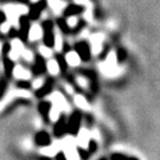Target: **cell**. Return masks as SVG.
I'll use <instances>...</instances> for the list:
<instances>
[{
  "label": "cell",
  "instance_id": "3957f363",
  "mask_svg": "<svg viewBox=\"0 0 160 160\" xmlns=\"http://www.w3.org/2000/svg\"><path fill=\"white\" fill-rule=\"evenodd\" d=\"M34 142L40 147H46L51 143V137L45 131H40L34 135Z\"/></svg>",
  "mask_w": 160,
  "mask_h": 160
},
{
  "label": "cell",
  "instance_id": "6da1fadb",
  "mask_svg": "<svg viewBox=\"0 0 160 160\" xmlns=\"http://www.w3.org/2000/svg\"><path fill=\"white\" fill-rule=\"evenodd\" d=\"M82 114L78 110L72 112L68 120V133L71 135H76L81 128V122H82Z\"/></svg>",
  "mask_w": 160,
  "mask_h": 160
},
{
  "label": "cell",
  "instance_id": "7a4b0ae2",
  "mask_svg": "<svg viewBox=\"0 0 160 160\" xmlns=\"http://www.w3.org/2000/svg\"><path fill=\"white\" fill-rule=\"evenodd\" d=\"M65 133H68V120L65 119V115L62 114L53 126V134L56 138H62Z\"/></svg>",
  "mask_w": 160,
  "mask_h": 160
},
{
  "label": "cell",
  "instance_id": "30bf717a",
  "mask_svg": "<svg viewBox=\"0 0 160 160\" xmlns=\"http://www.w3.org/2000/svg\"><path fill=\"white\" fill-rule=\"evenodd\" d=\"M67 61L70 64H77L78 63V56H77V53H74V52L68 53L67 55Z\"/></svg>",
  "mask_w": 160,
  "mask_h": 160
},
{
  "label": "cell",
  "instance_id": "9a60e30c",
  "mask_svg": "<svg viewBox=\"0 0 160 160\" xmlns=\"http://www.w3.org/2000/svg\"><path fill=\"white\" fill-rule=\"evenodd\" d=\"M56 159L57 160H67V158H65V155L63 154V152H59L57 154V157H56Z\"/></svg>",
  "mask_w": 160,
  "mask_h": 160
},
{
  "label": "cell",
  "instance_id": "8fae6325",
  "mask_svg": "<svg viewBox=\"0 0 160 160\" xmlns=\"http://www.w3.org/2000/svg\"><path fill=\"white\" fill-rule=\"evenodd\" d=\"M78 154H80L81 159L87 160L88 158H89V155H90V153H89V151H86V149L78 148Z\"/></svg>",
  "mask_w": 160,
  "mask_h": 160
},
{
  "label": "cell",
  "instance_id": "8992f818",
  "mask_svg": "<svg viewBox=\"0 0 160 160\" xmlns=\"http://www.w3.org/2000/svg\"><path fill=\"white\" fill-rule=\"evenodd\" d=\"M44 40H45L44 43H45L48 46L53 45L55 38H53V33H52L51 25H50V24H46L45 25V36H44Z\"/></svg>",
  "mask_w": 160,
  "mask_h": 160
},
{
  "label": "cell",
  "instance_id": "7c38bea8",
  "mask_svg": "<svg viewBox=\"0 0 160 160\" xmlns=\"http://www.w3.org/2000/svg\"><path fill=\"white\" fill-rule=\"evenodd\" d=\"M96 149H97V143L95 142L94 140H90V141H89V149H88L89 153L92 154V153H94Z\"/></svg>",
  "mask_w": 160,
  "mask_h": 160
},
{
  "label": "cell",
  "instance_id": "4fadbf2b",
  "mask_svg": "<svg viewBox=\"0 0 160 160\" xmlns=\"http://www.w3.org/2000/svg\"><path fill=\"white\" fill-rule=\"evenodd\" d=\"M17 86L20 88V89H29L31 84H30L29 82H26V81H20V82H18Z\"/></svg>",
  "mask_w": 160,
  "mask_h": 160
},
{
  "label": "cell",
  "instance_id": "2e32d148",
  "mask_svg": "<svg viewBox=\"0 0 160 160\" xmlns=\"http://www.w3.org/2000/svg\"><path fill=\"white\" fill-rule=\"evenodd\" d=\"M38 160H51L50 158H48V157H39Z\"/></svg>",
  "mask_w": 160,
  "mask_h": 160
},
{
  "label": "cell",
  "instance_id": "5b68a950",
  "mask_svg": "<svg viewBox=\"0 0 160 160\" xmlns=\"http://www.w3.org/2000/svg\"><path fill=\"white\" fill-rule=\"evenodd\" d=\"M51 103L48 102V101H43V102L39 103L38 106V110H39L40 115L43 116L44 121H49V115H50V110H51Z\"/></svg>",
  "mask_w": 160,
  "mask_h": 160
},
{
  "label": "cell",
  "instance_id": "52a82bcc",
  "mask_svg": "<svg viewBox=\"0 0 160 160\" xmlns=\"http://www.w3.org/2000/svg\"><path fill=\"white\" fill-rule=\"evenodd\" d=\"M76 50H77V53L83 61H88L89 57H90V53H89V50H88V46L86 44H78L76 46Z\"/></svg>",
  "mask_w": 160,
  "mask_h": 160
},
{
  "label": "cell",
  "instance_id": "e0dca14e",
  "mask_svg": "<svg viewBox=\"0 0 160 160\" xmlns=\"http://www.w3.org/2000/svg\"><path fill=\"white\" fill-rule=\"evenodd\" d=\"M98 160H108L107 158H101V159H98Z\"/></svg>",
  "mask_w": 160,
  "mask_h": 160
},
{
  "label": "cell",
  "instance_id": "ba28073f",
  "mask_svg": "<svg viewBox=\"0 0 160 160\" xmlns=\"http://www.w3.org/2000/svg\"><path fill=\"white\" fill-rule=\"evenodd\" d=\"M30 38L31 39H38V38H40V36H42V30H40V28H38V26H33L32 29L30 30Z\"/></svg>",
  "mask_w": 160,
  "mask_h": 160
},
{
  "label": "cell",
  "instance_id": "277c9868",
  "mask_svg": "<svg viewBox=\"0 0 160 160\" xmlns=\"http://www.w3.org/2000/svg\"><path fill=\"white\" fill-rule=\"evenodd\" d=\"M52 88H53V81H52V78H49V80L44 83V86L42 87L40 89H38V90H37V92H36V96L39 97V98L44 97L45 95H48V94H50V92H51Z\"/></svg>",
  "mask_w": 160,
  "mask_h": 160
},
{
  "label": "cell",
  "instance_id": "9c48e42d",
  "mask_svg": "<svg viewBox=\"0 0 160 160\" xmlns=\"http://www.w3.org/2000/svg\"><path fill=\"white\" fill-rule=\"evenodd\" d=\"M110 160H139L135 157H127L125 154H120V153H114L110 155Z\"/></svg>",
  "mask_w": 160,
  "mask_h": 160
},
{
  "label": "cell",
  "instance_id": "5bb4252c",
  "mask_svg": "<svg viewBox=\"0 0 160 160\" xmlns=\"http://www.w3.org/2000/svg\"><path fill=\"white\" fill-rule=\"evenodd\" d=\"M50 5L52 6V8H55V10H59V7H61V2H59V0H50Z\"/></svg>",
  "mask_w": 160,
  "mask_h": 160
}]
</instances>
